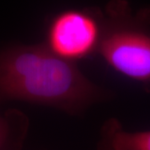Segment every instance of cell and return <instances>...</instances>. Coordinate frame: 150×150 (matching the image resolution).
Returning <instances> with one entry per match:
<instances>
[{
	"instance_id": "3",
	"label": "cell",
	"mask_w": 150,
	"mask_h": 150,
	"mask_svg": "<svg viewBox=\"0 0 150 150\" xmlns=\"http://www.w3.org/2000/svg\"><path fill=\"white\" fill-rule=\"evenodd\" d=\"M103 25L104 19L96 11H63L49 23L46 46L57 56L73 63L98 49Z\"/></svg>"
},
{
	"instance_id": "2",
	"label": "cell",
	"mask_w": 150,
	"mask_h": 150,
	"mask_svg": "<svg viewBox=\"0 0 150 150\" xmlns=\"http://www.w3.org/2000/svg\"><path fill=\"white\" fill-rule=\"evenodd\" d=\"M98 52L119 74L150 86V8L134 12L129 3H109Z\"/></svg>"
},
{
	"instance_id": "1",
	"label": "cell",
	"mask_w": 150,
	"mask_h": 150,
	"mask_svg": "<svg viewBox=\"0 0 150 150\" xmlns=\"http://www.w3.org/2000/svg\"><path fill=\"white\" fill-rule=\"evenodd\" d=\"M0 95L76 110L100 94L72 62L46 45H32L10 48L0 55Z\"/></svg>"
},
{
	"instance_id": "4",
	"label": "cell",
	"mask_w": 150,
	"mask_h": 150,
	"mask_svg": "<svg viewBox=\"0 0 150 150\" xmlns=\"http://www.w3.org/2000/svg\"><path fill=\"white\" fill-rule=\"evenodd\" d=\"M103 150H150V130L128 132L117 120H110L103 130Z\"/></svg>"
},
{
	"instance_id": "5",
	"label": "cell",
	"mask_w": 150,
	"mask_h": 150,
	"mask_svg": "<svg viewBox=\"0 0 150 150\" xmlns=\"http://www.w3.org/2000/svg\"><path fill=\"white\" fill-rule=\"evenodd\" d=\"M6 138V126L4 121L0 118V150L3 147Z\"/></svg>"
}]
</instances>
